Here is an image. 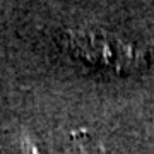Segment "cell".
I'll list each match as a JSON object with an SVG mask.
<instances>
[{
    "label": "cell",
    "instance_id": "cell-1",
    "mask_svg": "<svg viewBox=\"0 0 154 154\" xmlns=\"http://www.w3.org/2000/svg\"><path fill=\"white\" fill-rule=\"evenodd\" d=\"M70 53L81 62L113 74L130 75L147 69V51L103 29H70L63 34Z\"/></svg>",
    "mask_w": 154,
    "mask_h": 154
},
{
    "label": "cell",
    "instance_id": "cell-2",
    "mask_svg": "<svg viewBox=\"0 0 154 154\" xmlns=\"http://www.w3.org/2000/svg\"><path fill=\"white\" fill-rule=\"evenodd\" d=\"M72 146L75 154H113L110 147H106L101 140L86 130H77L72 134Z\"/></svg>",
    "mask_w": 154,
    "mask_h": 154
},
{
    "label": "cell",
    "instance_id": "cell-3",
    "mask_svg": "<svg viewBox=\"0 0 154 154\" xmlns=\"http://www.w3.org/2000/svg\"><path fill=\"white\" fill-rule=\"evenodd\" d=\"M22 147H24V151H26V154H39V151L33 146V142H29V140H24V144H22Z\"/></svg>",
    "mask_w": 154,
    "mask_h": 154
}]
</instances>
